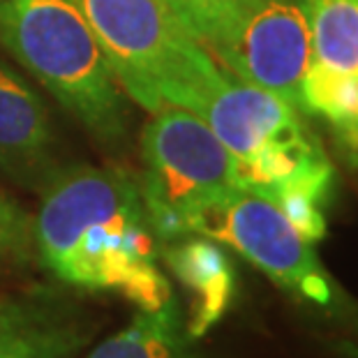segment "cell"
Here are the masks:
<instances>
[{
  "label": "cell",
  "instance_id": "6da1fadb",
  "mask_svg": "<svg viewBox=\"0 0 358 358\" xmlns=\"http://www.w3.org/2000/svg\"><path fill=\"white\" fill-rule=\"evenodd\" d=\"M33 234L37 259L67 285L116 292L141 310H159L173 299L157 266V236L139 182L123 169L51 173Z\"/></svg>",
  "mask_w": 358,
  "mask_h": 358
},
{
  "label": "cell",
  "instance_id": "7a4b0ae2",
  "mask_svg": "<svg viewBox=\"0 0 358 358\" xmlns=\"http://www.w3.org/2000/svg\"><path fill=\"white\" fill-rule=\"evenodd\" d=\"M0 49L95 139L118 143L125 136L123 88L74 0H0Z\"/></svg>",
  "mask_w": 358,
  "mask_h": 358
},
{
  "label": "cell",
  "instance_id": "3957f363",
  "mask_svg": "<svg viewBox=\"0 0 358 358\" xmlns=\"http://www.w3.org/2000/svg\"><path fill=\"white\" fill-rule=\"evenodd\" d=\"M118 86L150 113L194 111L224 74L164 0H74Z\"/></svg>",
  "mask_w": 358,
  "mask_h": 358
},
{
  "label": "cell",
  "instance_id": "277c9868",
  "mask_svg": "<svg viewBox=\"0 0 358 358\" xmlns=\"http://www.w3.org/2000/svg\"><path fill=\"white\" fill-rule=\"evenodd\" d=\"M139 182L157 241L182 238L185 217L224 189L238 187L236 159L215 132L180 106H162L141 134Z\"/></svg>",
  "mask_w": 358,
  "mask_h": 358
},
{
  "label": "cell",
  "instance_id": "5b68a950",
  "mask_svg": "<svg viewBox=\"0 0 358 358\" xmlns=\"http://www.w3.org/2000/svg\"><path fill=\"white\" fill-rule=\"evenodd\" d=\"M185 236L224 243L264 271L282 289L315 306H331L333 289L319 259L273 201L231 187L189 213Z\"/></svg>",
  "mask_w": 358,
  "mask_h": 358
},
{
  "label": "cell",
  "instance_id": "8992f818",
  "mask_svg": "<svg viewBox=\"0 0 358 358\" xmlns=\"http://www.w3.org/2000/svg\"><path fill=\"white\" fill-rule=\"evenodd\" d=\"M206 49L231 77L303 111L301 88L315 58L301 0H252Z\"/></svg>",
  "mask_w": 358,
  "mask_h": 358
},
{
  "label": "cell",
  "instance_id": "52a82bcc",
  "mask_svg": "<svg viewBox=\"0 0 358 358\" xmlns=\"http://www.w3.org/2000/svg\"><path fill=\"white\" fill-rule=\"evenodd\" d=\"M296 111L282 97L243 83L224 70L192 113L215 132L238 169L268 146L308 132Z\"/></svg>",
  "mask_w": 358,
  "mask_h": 358
},
{
  "label": "cell",
  "instance_id": "ba28073f",
  "mask_svg": "<svg viewBox=\"0 0 358 358\" xmlns=\"http://www.w3.org/2000/svg\"><path fill=\"white\" fill-rule=\"evenodd\" d=\"M53 132L42 97L0 60V169L24 185L51 176Z\"/></svg>",
  "mask_w": 358,
  "mask_h": 358
},
{
  "label": "cell",
  "instance_id": "9c48e42d",
  "mask_svg": "<svg viewBox=\"0 0 358 358\" xmlns=\"http://www.w3.org/2000/svg\"><path fill=\"white\" fill-rule=\"evenodd\" d=\"M86 338L72 308L49 294L0 296V358H70Z\"/></svg>",
  "mask_w": 358,
  "mask_h": 358
},
{
  "label": "cell",
  "instance_id": "30bf717a",
  "mask_svg": "<svg viewBox=\"0 0 358 358\" xmlns=\"http://www.w3.org/2000/svg\"><path fill=\"white\" fill-rule=\"evenodd\" d=\"M166 266L189 292V338H201L229 310L236 292L231 262L215 241L203 236H182L164 250Z\"/></svg>",
  "mask_w": 358,
  "mask_h": 358
},
{
  "label": "cell",
  "instance_id": "8fae6325",
  "mask_svg": "<svg viewBox=\"0 0 358 358\" xmlns=\"http://www.w3.org/2000/svg\"><path fill=\"white\" fill-rule=\"evenodd\" d=\"M187 329L176 301L159 310H141L123 331L106 338L88 358H189Z\"/></svg>",
  "mask_w": 358,
  "mask_h": 358
},
{
  "label": "cell",
  "instance_id": "7c38bea8",
  "mask_svg": "<svg viewBox=\"0 0 358 358\" xmlns=\"http://www.w3.org/2000/svg\"><path fill=\"white\" fill-rule=\"evenodd\" d=\"M312 58L340 72H358V0H301Z\"/></svg>",
  "mask_w": 358,
  "mask_h": 358
},
{
  "label": "cell",
  "instance_id": "4fadbf2b",
  "mask_svg": "<svg viewBox=\"0 0 358 358\" xmlns=\"http://www.w3.org/2000/svg\"><path fill=\"white\" fill-rule=\"evenodd\" d=\"M301 100L303 111L324 116L349 148H358V72L331 70L312 60Z\"/></svg>",
  "mask_w": 358,
  "mask_h": 358
},
{
  "label": "cell",
  "instance_id": "5bb4252c",
  "mask_svg": "<svg viewBox=\"0 0 358 358\" xmlns=\"http://www.w3.org/2000/svg\"><path fill=\"white\" fill-rule=\"evenodd\" d=\"M194 40L203 47L231 24L252 0H164Z\"/></svg>",
  "mask_w": 358,
  "mask_h": 358
},
{
  "label": "cell",
  "instance_id": "9a60e30c",
  "mask_svg": "<svg viewBox=\"0 0 358 358\" xmlns=\"http://www.w3.org/2000/svg\"><path fill=\"white\" fill-rule=\"evenodd\" d=\"M33 257V217L0 189V268H19Z\"/></svg>",
  "mask_w": 358,
  "mask_h": 358
}]
</instances>
